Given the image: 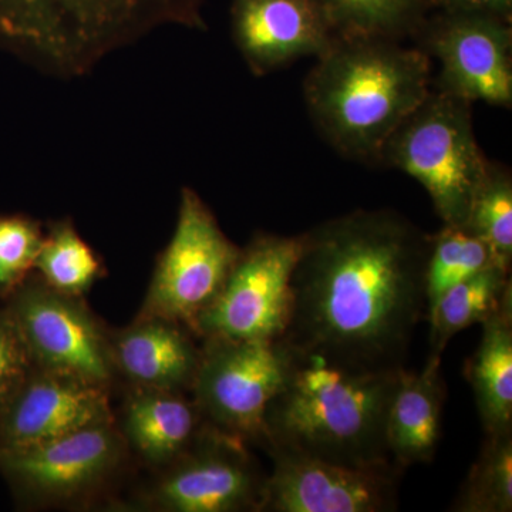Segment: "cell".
I'll list each match as a JSON object with an SVG mask.
<instances>
[{
	"label": "cell",
	"mask_w": 512,
	"mask_h": 512,
	"mask_svg": "<svg viewBox=\"0 0 512 512\" xmlns=\"http://www.w3.org/2000/svg\"><path fill=\"white\" fill-rule=\"evenodd\" d=\"M430 235L392 210H357L303 234L285 340L326 362L404 369L426 319Z\"/></svg>",
	"instance_id": "1"
},
{
	"label": "cell",
	"mask_w": 512,
	"mask_h": 512,
	"mask_svg": "<svg viewBox=\"0 0 512 512\" xmlns=\"http://www.w3.org/2000/svg\"><path fill=\"white\" fill-rule=\"evenodd\" d=\"M399 373L346 369L295 349L284 386L266 409L261 448L353 467L393 464L386 419Z\"/></svg>",
	"instance_id": "2"
},
{
	"label": "cell",
	"mask_w": 512,
	"mask_h": 512,
	"mask_svg": "<svg viewBox=\"0 0 512 512\" xmlns=\"http://www.w3.org/2000/svg\"><path fill=\"white\" fill-rule=\"evenodd\" d=\"M430 56L390 39L338 37L303 86L316 126L339 153L379 161L387 138L430 93Z\"/></svg>",
	"instance_id": "3"
},
{
	"label": "cell",
	"mask_w": 512,
	"mask_h": 512,
	"mask_svg": "<svg viewBox=\"0 0 512 512\" xmlns=\"http://www.w3.org/2000/svg\"><path fill=\"white\" fill-rule=\"evenodd\" d=\"M202 0H0V46L37 72L80 79L168 25L205 29Z\"/></svg>",
	"instance_id": "4"
},
{
	"label": "cell",
	"mask_w": 512,
	"mask_h": 512,
	"mask_svg": "<svg viewBox=\"0 0 512 512\" xmlns=\"http://www.w3.org/2000/svg\"><path fill=\"white\" fill-rule=\"evenodd\" d=\"M379 161L423 185L444 225H466L490 168L474 134L471 103L439 90L387 138Z\"/></svg>",
	"instance_id": "5"
},
{
	"label": "cell",
	"mask_w": 512,
	"mask_h": 512,
	"mask_svg": "<svg viewBox=\"0 0 512 512\" xmlns=\"http://www.w3.org/2000/svg\"><path fill=\"white\" fill-rule=\"evenodd\" d=\"M247 444L205 423L183 456L154 471L121 510L259 512L268 474Z\"/></svg>",
	"instance_id": "6"
},
{
	"label": "cell",
	"mask_w": 512,
	"mask_h": 512,
	"mask_svg": "<svg viewBox=\"0 0 512 512\" xmlns=\"http://www.w3.org/2000/svg\"><path fill=\"white\" fill-rule=\"evenodd\" d=\"M130 460L113 420L36 446L0 450V474L25 508L83 507L106 494Z\"/></svg>",
	"instance_id": "7"
},
{
	"label": "cell",
	"mask_w": 512,
	"mask_h": 512,
	"mask_svg": "<svg viewBox=\"0 0 512 512\" xmlns=\"http://www.w3.org/2000/svg\"><path fill=\"white\" fill-rule=\"evenodd\" d=\"M293 357L285 338L202 339L192 400L207 423L261 447L266 409L284 386Z\"/></svg>",
	"instance_id": "8"
},
{
	"label": "cell",
	"mask_w": 512,
	"mask_h": 512,
	"mask_svg": "<svg viewBox=\"0 0 512 512\" xmlns=\"http://www.w3.org/2000/svg\"><path fill=\"white\" fill-rule=\"evenodd\" d=\"M3 306L36 369L110 390L116 386L110 328L82 296L56 291L32 272L3 299Z\"/></svg>",
	"instance_id": "9"
},
{
	"label": "cell",
	"mask_w": 512,
	"mask_h": 512,
	"mask_svg": "<svg viewBox=\"0 0 512 512\" xmlns=\"http://www.w3.org/2000/svg\"><path fill=\"white\" fill-rule=\"evenodd\" d=\"M302 248L303 234H255L239 251L217 298L192 323V333L200 340L284 338Z\"/></svg>",
	"instance_id": "10"
},
{
	"label": "cell",
	"mask_w": 512,
	"mask_h": 512,
	"mask_svg": "<svg viewBox=\"0 0 512 512\" xmlns=\"http://www.w3.org/2000/svg\"><path fill=\"white\" fill-rule=\"evenodd\" d=\"M239 251L200 195L181 188L173 237L158 255L138 315L160 316L191 329L217 298Z\"/></svg>",
	"instance_id": "11"
},
{
	"label": "cell",
	"mask_w": 512,
	"mask_h": 512,
	"mask_svg": "<svg viewBox=\"0 0 512 512\" xmlns=\"http://www.w3.org/2000/svg\"><path fill=\"white\" fill-rule=\"evenodd\" d=\"M266 453L272 471L259 512H387L399 504L403 470L394 464L353 467L276 448Z\"/></svg>",
	"instance_id": "12"
},
{
	"label": "cell",
	"mask_w": 512,
	"mask_h": 512,
	"mask_svg": "<svg viewBox=\"0 0 512 512\" xmlns=\"http://www.w3.org/2000/svg\"><path fill=\"white\" fill-rule=\"evenodd\" d=\"M427 55L440 63L439 92L473 104H512L510 20L473 12H448L426 30Z\"/></svg>",
	"instance_id": "13"
},
{
	"label": "cell",
	"mask_w": 512,
	"mask_h": 512,
	"mask_svg": "<svg viewBox=\"0 0 512 512\" xmlns=\"http://www.w3.org/2000/svg\"><path fill=\"white\" fill-rule=\"evenodd\" d=\"M113 420L110 389L35 367L0 412V450L36 446Z\"/></svg>",
	"instance_id": "14"
},
{
	"label": "cell",
	"mask_w": 512,
	"mask_h": 512,
	"mask_svg": "<svg viewBox=\"0 0 512 512\" xmlns=\"http://www.w3.org/2000/svg\"><path fill=\"white\" fill-rule=\"evenodd\" d=\"M232 39L255 76L305 56H322L338 39L318 0H232Z\"/></svg>",
	"instance_id": "15"
},
{
	"label": "cell",
	"mask_w": 512,
	"mask_h": 512,
	"mask_svg": "<svg viewBox=\"0 0 512 512\" xmlns=\"http://www.w3.org/2000/svg\"><path fill=\"white\" fill-rule=\"evenodd\" d=\"M198 340L188 326L160 316L137 315L126 328L109 329L117 382L190 394L201 360Z\"/></svg>",
	"instance_id": "16"
},
{
	"label": "cell",
	"mask_w": 512,
	"mask_h": 512,
	"mask_svg": "<svg viewBox=\"0 0 512 512\" xmlns=\"http://www.w3.org/2000/svg\"><path fill=\"white\" fill-rule=\"evenodd\" d=\"M191 394L124 386L114 424L131 458L158 471L173 463L205 426Z\"/></svg>",
	"instance_id": "17"
},
{
	"label": "cell",
	"mask_w": 512,
	"mask_h": 512,
	"mask_svg": "<svg viewBox=\"0 0 512 512\" xmlns=\"http://www.w3.org/2000/svg\"><path fill=\"white\" fill-rule=\"evenodd\" d=\"M446 386L441 375V355L430 353L423 369L400 370L386 419L390 460L406 470L431 463L441 439Z\"/></svg>",
	"instance_id": "18"
},
{
	"label": "cell",
	"mask_w": 512,
	"mask_h": 512,
	"mask_svg": "<svg viewBox=\"0 0 512 512\" xmlns=\"http://www.w3.org/2000/svg\"><path fill=\"white\" fill-rule=\"evenodd\" d=\"M466 369L484 433L512 430V299L481 323Z\"/></svg>",
	"instance_id": "19"
},
{
	"label": "cell",
	"mask_w": 512,
	"mask_h": 512,
	"mask_svg": "<svg viewBox=\"0 0 512 512\" xmlns=\"http://www.w3.org/2000/svg\"><path fill=\"white\" fill-rule=\"evenodd\" d=\"M511 271L494 265L448 289L427 311L430 353L443 355L448 342L473 325H481L512 299Z\"/></svg>",
	"instance_id": "20"
},
{
	"label": "cell",
	"mask_w": 512,
	"mask_h": 512,
	"mask_svg": "<svg viewBox=\"0 0 512 512\" xmlns=\"http://www.w3.org/2000/svg\"><path fill=\"white\" fill-rule=\"evenodd\" d=\"M33 272L50 288L82 298L106 275L100 256L70 218L47 224Z\"/></svg>",
	"instance_id": "21"
},
{
	"label": "cell",
	"mask_w": 512,
	"mask_h": 512,
	"mask_svg": "<svg viewBox=\"0 0 512 512\" xmlns=\"http://www.w3.org/2000/svg\"><path fill=\"white\" fill-rule=\"evenodd\" d=\"M494 265L501 266L493 249L466 225H443L437 234L430 235L426 264L427 311L448 289Z\"/></svg>",
	"instance_id": "22"
},
{
	"label": "cell",
	"mask_w": 512,
	"mask_h": 512,
	"mask_svg": "<svg viewBox=\"0 0 512 512\" xmlns=\"http://www.w3.org/2000/svg\"><path fill=\"white\" fill-rule=\"evenodd\" d=\"M450 510L512 511V430L484 433L480 454L461 484Z\"/></svg>",
	"instance_id": "23"
},
{
	"label": "cell",
	"mask_w": 512,
	"mask_h": 512,
	"mask_svg": "<svg viewBox=\"0 0 512 512\" xmlns=\"http://www.w3.org/2000/svg\"><path fill=\"white\" fill-rule=\"evenodd\" d=\"M338 37L390 39L416 28L427 0H318Z\"/></svg>",
	"instance_id": "24"
},
{
	"label": "cell",
	"mask_w": 512,
	"mask_h": 512,
	"mask_svg": "<svg viewBox=\"0 0 512 512\" xmlns=\"http://www.w3.org/2000/svg\"><path fill=\"white\" fill-rule=\"evenodd\" d=\"M466 227L487 242L500 265L511 271L512 180L505 168L490 163L471 202Z\"/></svg>",
	"instance_id": "25"
},
{
	"label": "cell",
	"mask_w": 512,
	"mask_h": 512,
	"mask_svg": "<svg viewBox=\"0 0 512 512\" xmlns=\"http://www.w3.org/2000/svg\"><path fill=\"white\" fill-rule=\"evenodd\" d=\"M46 229L25 214L0 215V299H6L35 269Z\"/></svg>",
	"instance_id": "26"
},
{
	"label": "cell",
	"mask_w": 512,
	"mask_h": 512,
	"mask_svg": "<svg viewBox=\"0 0 512 512\" xmlns=\"http://www.w3.org/2000/svg\"><path fill=\"white\" fill-rule=\"evenodd\" d=\"M35 369L5 306L0 305V412Z\"/></svg>",
	"instance_id": "27"
},
{
	"label": "cell",
	"mask_w": 512,
	"mask_h": 512,
	"mask_svg": "<svg viewBox=\"0 0 512 512\" xmlns=\"http://www.w3.org/2000/svg\"><path fill=\"white\" fill-rule=\"evenodd\" d=\"M448 12H473L511 20L512 0H433Z\"/></svg>",
	"instance_id": "28"
}]
</instances>
